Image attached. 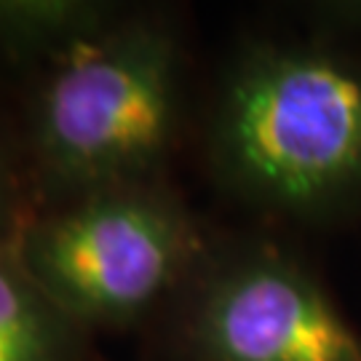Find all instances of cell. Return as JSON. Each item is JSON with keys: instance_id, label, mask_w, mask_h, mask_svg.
Returning a JSON list of instances; mask_svg holds the SVG:
<instances>
[{"instance_id": "3", "label": "cell", "mask_w": 361, "mask_h": 361, "mask_svg": "<svg viewBox=\"0 0 361 361\" xmlns=\"http://www.w3.org/2000/svg\"><path fill=\"white\" fill-rule=\"evenodd\" d=\"M16 255L80 329L129 326L180 297L209 238L164 182L59 201L19 228Z\"/></svg>"}, {"instance_id": "7", "label": "cell", "mask_w": 361, "mask_h": 361, "mask_svg": "<svg viewBox=\"0 0 361 361\" xmlns=\"http://www.w3.org/2000/svg\"><path fill=\"white\" fill-rule=\"evenodd\" d=\"M302 13L329 30L361 40V0H319L310 3V11Z\"/></svg>"}, {"instance_id": "4", "label": "cell", "mask_w": 361, "mask_h": 361, "mask_svg": "<svg viewBox=\"0 0 361 361\" xmlns=\"http://www.w3.org/2000/svg\"><path fill=\"white\" fill-rule=\"evenodd\" d=\"M177 300L188 361H361V329L273 238L212 244Z\"/></svg>"}, {"instance_id": "2", "label": "cell", "mask_w": 361, "mask_h": 361, "mask_svg": "<svg viewBox=\"0 0 361 361\" xmlns=\"http://www.w3.org/2000/svg\"><path fill=\"white\" fill-rule=\"evenodd\" d=\"M185 51L158 11L121 8L97 35L40 73L30 147L59 201L161 182L180 140Z\"/></svg>"}, {"instance_id": "8", "label": "cell", "mask_w": 361, "mask_h": 361, "mask_svg": "<svg viewBox=\"0 0 361 361\" xmlns=\"http://www.w3.org/2000/svg\"><path fill=\"white\" fill-rule=\"evenodd\" d=\"M19 222H16V198H13V185L8 177V169L0 158V244H8L19 233Z\"/></svg>"}, {"instance_id": "6", "label": "cell", "mask_w": 361, "mask_h": 361, "mask_svg": "<svg viewBox=\"0 0 361 361\" xmlns=\"http://www.w3.org/2000/svg\"><path fill=\"white\" fill-rule=\"evenodd\" d=\"M80 332L27 273L13 241L0 244V361H80Z\"/></svg>"}, {"instance_id": "1", "label": "cell", "mask_w": 361, "mask_h": 361, "mask_svg": "<svg viewBox=\"0 0 361 361\" xmlns=\"http://www.w3.org/2000/svg\"><path fill=\"white\" fill-rule=\"evenodd\" d=\"M244 40L207 126L217 185L259 217L329 225L361 207V40L308 19Z\"/></svg>"}, {"instance_id": "5", "label": "cell", "mask_w": 361, "mask_h": 361, "mask_svg": "<svg viewBox=\"0 0 361 361\" xmlns=\"http://www.w3.org/2000/svg\"><path fill=\"white\" fill-rule=\"evenodd\" d=\"M121 8L107 0H0V67L43 73L110 25Z\"/></svg>"}]
</instances>
